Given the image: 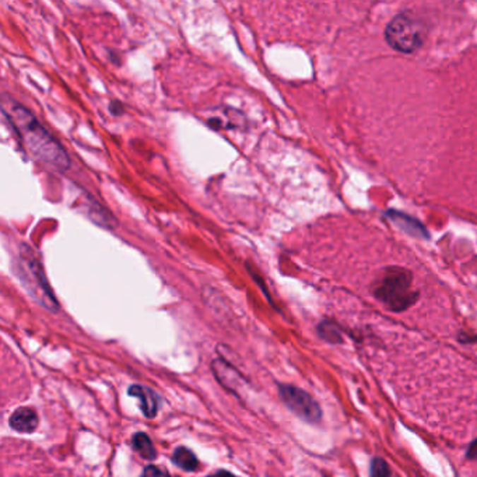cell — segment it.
I'll return each instance as SVG.
<instances>
[{"label":"cell","instance_id":"cell-1","mask_svg":"<svg viewBox=\"0 0 477 477\" xmlns=\"http://www.w3.org/2000/svg\"><path fill=\"white\" fill-rule=\"evenodd\" d=\"M1 110L10 128L40 163L58 172L68 170L70 158L66 150L42 126L30 110L6 95L3 97Z\"/></svg>","mask_w":477,"mask_h":477},{"label":"cell","instance_id":"cell-2","mask_svg":"<svg viewBox=\"0 0 477 477\" xmlns=\"http://www.w3.org/2000/svg\"><path fill=\"white\" fill-rule=\"evenodd\" d=\"M13 268L23 287L38 304L49 311H58V301L47 280L42 265L28 245H20Z\"/></svg>","mask_w":477,"mask_h":477},{"label":"cell","instance_id":"cell-3","mask_svg":"<svg viewBox=\"0 0 477 477\" xmlns=\"http://www.w3.org/2000/svg\"><path fill=\"white\" fill-rule=\"evenodd\" d=\"M374 295L395 312L408 310L418 298V293L413 288L411 273L402 268H388L375 281Z\"/></svg>","mask_w":477,"mask_h":477},{"label":"cell","instance_id":"cell-4","mask_svg":"<svg viewBox=\"0 0 477 477\" xmlns=\"http://www.w3.org/2000/svg\"><path fill=\"white\" fill-rule=\"evenodd\" d=\"M385 38L392 48L409 54L423 44V28L414 18L401 14L388 24Z\"/></svg>","mask_w":477,"mask_h":477},{"label":"cell","instance_id":"cell-5","mask_svg":"<svg viewBox=\"0 0 477 477\" xmlns=\"http://www.w3.org/2000/svg\"><path fill=\"white\" fill-rule=\"evenodd\" d=\"M278 395L283 404L291 410L295 416L308 421L311 424H317L322 418V410L318 402L304 389L294 385H278Z\"/></svg>","mask_w":477,"mask_h":477},{"label":"cell","instance_id":"cell-6","mask_svg":"<svg viewBox=\"0 0 477 477\" xmlns=\"http://www.w3.org/2000/svg\"><path fill=\"white\" fill-rule=\"evenodd\" d=\"M81 205H80V210L83 211V214H86L94 224L112 230L117 227L118 221L117 218L102 206L100 205L97 201H94L91 196H86V199H80Z\"/></svg>","mask_w":477,"mask_h":477},{"label":"cell","instance_id":"cell-7","mask_svg":"<svg viewBox=\"0 0 477 477\" xmlns=\"http://www.w3.org/2000/svg\"><path fill=\"white\" fill-rule=\"evenodd\" d=\"M8 424L16 432L31 434L38 428L40 418L33 408H18L10 416Z\"/></svg>","mask_w":477,"mask_h":477},{"label":"cell","instance_id":"cell-8","mask_svg":"<svg viewBox=\"0 0 477 477\" xmlns=\"http://www.w3.org/2000/svg\"><path fill=\"white\" fill-rule=\"evenodd\" d=\"M211 370L217 378V381L227 389L235 392V389L240 387V384L244 381L241 374L231 367L224 360H214L211 363Z\"/></svg>","mask_w":477,"mask_h":477},{"label":"cell","instance_id":"cell-9","mask_svg":"<svg viewBox=\"0 0 477 477\" xmlns=\"http://www.w3.org/2000/svg\"><path fill=\"white\" fill-rule=\"evenodd\" d=\"M128 394L134 398H136L140 405L141 413L147 418H154L158 411V396L155 392L147 387L141 385H132L128 391Z\"/></svg>","mask_w":477,"mask_h":477},{"label":"cell","instance_id":"cell-10","mask_svg":"<svg viewBox=\"0 0 477 477\" xmlns=\"http://www.w3.org/2000/svg\"><path fill=\"white\" fill-rule=\"evenodd\" d=\"M172 462L175 464V466L185 472H195L199 469V459L191 449L185 447H179L175 449L172 455Z\"/></svg>","mask_w":477,"mask_h":477},{"label":"cell","instance_id":"cell-11","mask_svg":"<svg viewBox=\"0 0 477 477\" xmlns=\"http://www.w3.org/2000/svg\"><path fill=\"white\" fill-rule=\"evenodd\" d=\"M134 448L141 458L147 461H154L157 458V451L153 445V441L144 432H136L134 435Z\"/></svg>","mask_w":477,"mask_h":477},{"label":"cell","instance_id":"cell-12","mask_svg":"<svg viewBox=\"0 0 477 477\" xmlns=\"http://www.w3.org/2000/svg\"><path fill=\"white\" fill-rule=\"evenodd\" d=\"M318 335L321 336V339L329 341V343H341L343 341L341 329L334 322H329V321H324L319 324Z\"/></svg>","mask_w":477,"mask_h":477},{"label":"cell","instance_id":"cell-13","mask_svg":"<svg viewBox=\"0 0 477 477\" xmlns=\"http://www.w3.org/2000/svg\"><path fill=\"white\" fill-rule=\"evenodd\" d=\"M389 465L382 458H374L370 466V477H391Z\"/></svg>","mask_w":477,"mask_h":477},{"label":"cell","instance_id":"cell-14","mask_svg":"<svg viewBox=\"0 0 477 477\" xmlns=\"http://www.w3.org/2000/svg\"><path fill=\"white\" fill-rule=\"evenodd\" d=\"M140 477H170V473L160 468V466H155V465H148L143 469L141 472V476Z\"/></svg>","mask_w":477,"mask_h":477},{"label":"cell","instance_id":"cell-15","mask_svg":"<svg viewBox=\"0 0 477 477\" xmlns=\"http://www.w3.org/2000/svg\"><path fill=\"white\" fill-rule=\"evenodd\" d=\"M466 457L472 461H477V440L473 441L469 448H468V452H466Z\"/></svg>","mask_w":477,"mask_h":477},{"label":"cell","instance_id":"cell-16","mask_svg":"<svg viewBox=\"0 0 477 477\" xmlns=\"http://www.w3.org/2000/svg\"><path fill=\"white\" fill-rule=\"evenodd\" d=\"M110 110H111V114H114V115H121L124 112V107L118 101H112Z\"/></svg>","mask_w":477,"mask_h":477},{"label":"cell","instance_id":"cell-17","mask_svg":"<svg viewBox=\"0 0 477 477\" xmlns=\"http://www.w3.org/2000/svg\"><path fill=\"white\" fill-rule=\"evenodd\" d=\"M207 477H238V476H234L232 473H230V472H227V471H217L216 473H211V475H208Z\"/></svg>","mask_w":477,"mask_h":477}]
</instances>
